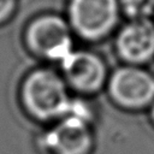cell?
Instances as JSON below:
<instances>
[{
  "label": "cell",
  "instance_id": "1",
  "mask_svg": "<svg viewBox=\"0 0 154 154\" xmlns=\"http://www.w3.org/2000/svg\"><path fill=\"white\" fill-rule=\"evenodd\" d=\"M22 97L28 111L38 119H61L72 101L64 78L51 70H36L23 83Z\"/></svg>",
  "mask_w": 154,
  "mask_h": 154
},
{
  "label": "cell",
  "instance_id": "2",
  "mask_svg": "<svg viewBox=\"0 0 154 154\" xmlns=\"http://www.w3.org/2000/svg\"><path fill=\"white\" fill-rule=\"evenodd\" d=\"M120 12V0H70L69 24L82 38L100 41L117 28Z\"/></svg>",
  "mask_w": 154,
  "mask_h": 154
},
{
  "label": "cell",
  "instance_id": "3",
  "mask_svg": "<svg viewBox=\"0 0 154 154\" xmlns=\"http://www.w3.org/2000/svg\"><path fill=\"white\" fill-rule=\"evenodd\" d=\"M109 99L120 108L140 111L154 102V76L137 65H123L107 79Z\"/></svg>",
  "mask_w": 154,
  "mask_h": 154
},
{
  "label": "cell",
  "instance_id": "4",
  "mask_svg": "<svg viewBox=\"0 0 154 154\" xmlns=\"http://www.w3.org/2000/svg\"><path fill=\"white\" fill-rule=\"evenodd\" d=\"M71 26L53 14L35 19L28 28L26 40L30 48L41 57L63 61L72 49Z\"/></svg>",
  "mask_w": 154,
  "mask_h": 154
},
{
  "label": "cell",
  "instance_id": "5",
  "mask_svg": "<svg viewBox=\"0 0 154 154\" xmlns=\"http://www.w3.org/2000/svg\"><path fill=\"white\" fill-rule=\"evenodd\" d=\"M66 84L82 94L100 91L108 79V70L103 59L90 51H72L61 61Z\"/></svg>",
  "mask_w": 154,
  "mask_h": 154
},
{
  "label": "cell",
  "instance_id": "6",
  "mask_svg": "<svg viewBox=\"0 0 154 154\" xmlns=\"http://www.w3.org/2000/svg\"><path fill=\"white\" fill-rule=\"evenodd\" d=\"M118 57L128 65H142L154 58V23L149 18L130 19L114 41Z\"/></svg>",
  "mask_w": 154,
  "mask_h": 154
},
{
  "label": "cell",
  "instance_id": "7",
  "mask_svg": "<svg viewBox=\"0 0 154 154\" xmlns=\"http://www.w3.org/2000/svg\"><path fill=\"white\" fill-rule=\"evenodd\" d=\"M45 142L53 154H90L94 147L90 120L67 114L45 136Z\"/></svg>",
  "mask_w": 154,
  "mask_h": 154
},
{
  "label": "cell",
  "instance_id": "8",
  "mask_svg": "<svg viewBox=\"0 0 154 154\" xmlns=\"http://www.w3.org/2000/svg\"><path fill=\"white\" fill-rule=\"evenodd\" d=\"M153 0H120V8L131 19L149 18L153 10Z\"/></svg>",
  "mask_w": 154,
  "mask_h": 154
},
{
  "label": "cell",
  "instance_id": "9",
  "mask_svg": "<svg viewBox=\"0 0 154 154\" xmlns=\"http://www.w3.org/2000/svg\"><path fill=\"white\" fill-rule=\"evenodd\" d=\"M16 0H0V22L5 20L13 11Z\"/></svg>",
  "mask_w": 154,
  "mask_h": 154
},
{
  "label": "cell",
  "instance_id": "10",
  "mask_svg": "<svg viewBox=\"0 0 154 154\" xmlns=\"http://www.w3.org/2000/svg\"><path fill=\"white\" fill-rule=\"evenodd\" d=\"M149 117H150V120L154 125V102L152 103V106L149 107Z\"/></svg>",
  "mask_w": 154,
  "mask_h": 154
}]
</instances>
